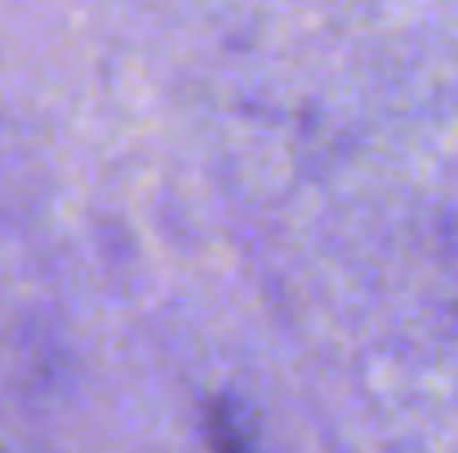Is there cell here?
<instances>
[{
	"instance_id": "obj_1",
	"label": "cell",
	"mask_w": 458,
	"mask_h": 453,
	"mask_svg": "<svg viewBox=\"0 0 458 453\" xmlns=\"http://www.w3.org/2000/svg\"><path fill=\"white\" fill-rule=\"evenodd\" d=\"M205 445L209 453H263L250 418L241 414L232 396H214L205 405Z\"/></svg>"
}]
</instances>
